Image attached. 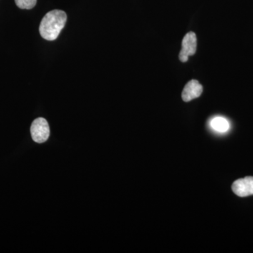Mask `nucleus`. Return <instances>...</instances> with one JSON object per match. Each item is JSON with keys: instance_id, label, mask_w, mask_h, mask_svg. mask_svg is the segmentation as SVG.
<instances>
[{"instance_id": "nucleus-1", "label": "nucleus", "mask_w": 253, "mask_h": 253, "mask_svg": "<svg viewBox=\"0 0 253 253\" xmlns=\"http://www.w3.org/2000/svg\"><path fill=\"white\" fill-rule=\"evenodd\" d=\"M67 21V15L59 9L49 11L44 16L40 26V33L44 40L55 41Z\"/></svg>"}, {"instance_id": "nucleus-2", "label": "nucleus", "mask_w": 253, "mask_h": 253, "mask_svg": "<svg viewBox=\"0 0 253 253\" xmlns=\"http://www.w3.org/2000/svg\"><path fill=\"white\" fill-rule=\"evenodd\" d=\"M31 133L33 140L37 143L45 142L50 134L49 126L44 118H37L31 125Z\"/></svg>"}, {"instance_id": "nucleus-3", "label": "nucleus", "mask_w": 253, "mask_h": 253, "mask_svg": "<svg viewBox=\"0 0 253 253\" xmlns=\"http://www.w3.org/2000/svg\"><path fill=\"white\" fill-rule=\"evenodd\" d=\"M197 49V38L194 32H189L184 36L181 43V49L179 53V60L181 62H186L189 56H193Z\"/></svg>"}, {"instance_id": "nucleus-4", "label": "nucleus", "mask_w": 253, "mask_h": 253, "mask_svg": "<svg viewBox=\"0 0 253 253\" xmlns=\"http://www.w3.org/2000/svg\"><path fill=\"white\" fill-rule=\"evenodd\" d=\"M232 190L234 194L240 197L253 195V176H246L234 181Z\"/></svg>"}, {"instance_id": "nucleus-5", "label": "nucleus", "mask_w": 253, "mask_h": 253, "mask_svg": "<svg viewBox=\"0 0 253 253\" xmlns=\"http://www.w3.org/2000/svg\"><path fill=\"white\" fill-rule=\"evenodd\" d=\"M203 86L196 80H191L184 86L181 97L183 101L189 102L191 100L199 97L203 93Z\"/></svg>"}, {"instance_id": "nucleus-6", "label": "nucleus", "mask_w": 253, "mask_h": 253, "mask_svg": "<svg viewBox=\"0 0 253 253\" xmlns=\"http://www.w3.org/2000/svg\"><path fill=\"white\" fill-rule=\"evenodd\" d=\"M211 126L214 130L218 132H225L229 129V123L224 118L216 117L213 118L211 123Z\"/></svg>"}, {"instance_id": "nucleus-7", "label": "nucleus", "mask_w": 253, "mask_h": 253, "mask_svg": "<svg viewBox=\"0 0 253 253\" xmlns=\"http://www.w3.org/2000/svg\"><path fill=\"white\" fill-rule=\"evenodd\" d=\"M16 4L21 9H31L35 7L37 0H15Z\"/></svg>"}]
</instances>
